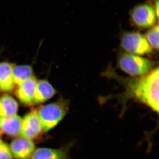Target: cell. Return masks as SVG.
I'll list each match as a JSON object with an SVG mask.
<instances>
[{"instance_id":"obj_1","label":"cell","mask_w":159,"mask_h":159,"mask_svg":"<svg viewBox=\"0 0 159 159\" xmlns=\"http://www.w3.org/2000/svg\"><path fill=\"white\" fill-rule=\"evenodd\" d=\"M159 68L154 69L149 74L139 77L120 76L111 65L102 74V76L116 80L122 84L125 91L116 96L100 98V102H105L110 99H117L122 104L124 112L126 102L134 99L143 103L159 113Z\"/></svg>"},{"instance_id":"obj_4","label":"cell","mask_w":159,"mask_h":159,"mask_svg":"<svg viewBox=\"0 0 159 159\" xmlns=\"http://www.w3.org/2000/svg\"><path fill=\"white\" fill-rule=\"evenodd\" d=\"M121 45L126 52L134 55H144L152 52V49L145 36L134 31L122 34Z\"/></svg>"},{"instance_id":"obj_18","label":"cell","mask_w":159,"mask_h":159,"mask_svg":"<svg viewBox=\"0 0 159 159\" xmlns=\"http://www.w3.org/2000/svg\"><path fill=\"white\" fill-rule=\"evenodd\" d=\"M2 132L1 131H0V137H1V135H2Z\"/></svg>"},{"instance_id":"obj_6","label":"cell","mask_w":159,"mask_h":159,"mask_svg":"<svg viewBox=\"0 0 159 159\" xmlns=\"http://www.w3.org/2000/svg\"><path fill=\"white\" fill-rule=\"evenodd\" d=\"M43 132L36 111L29 113L22 119L20 134L21 137L33 140L40 136Z\"/></svg>"},{"instance_id":"obj_10","label":"cell","mask_w":159,"mask_h":159,"mask_svg":"<svg viewBox=\"0 0 159 159\" xmlns=\"http://www.w3.org/2000/svg\"><path fill=\"white\" fill-rule=\"evenodd\" d=\"M22 120L16 115L7 118H0V131L11 137H16L20 134Z\"/></svg>"},{"instance_id":"obj_3","label":"cell","mask_w":159,"mask_h":159,"mask_svg":"<svg viewBox=\"0 0 159 159\" xmlns=\"http://www.w3.org/2000/svg\"><path fill=\"white\" fill-rule=\"evenodd\" d=\"M156 62L148 58L130 54H122L118 60L119 67L133 77L145 76L152 70Z\"/></svg>"},{"instance_id":"obj_5","label":"cell","mask_w":159,"mask_h":159,"mask_svg":"<svg viewBox=\"0 0 159 159\" xmlns=\"http://www.w3.org/2000/svg\"><path fill=\"white\" fill-rule=\"evenodd\" d=\"M130 15L134 25L141 29L153 27L158 17L153 7L146 4L135 6L131 11Z\"/></svg>"},{"instance_id":"obj_8","label":"cell","mask_w":159,"mask_h":159,"mask_svg":"<svg viewBox=\"0 0 159 159\" xmlns=\"http://www.w3.org/2000/svg\"><path fill=\"white\" fill-rule=\"evenodd\" d=\"M75 142H71L66 146L59 149L39 148L34 150L31 159H71L69 152Z\"/></svg>"},{"instance_id":"obj_12","label":"cell","mask_w":159,"mask_h":159,"mask_svg":"<svg viewBox=\"0 0 159 159\" xmlns=\"http://www.w3.org/2000/svg\"><path fill=\"white\" fill-rule=\"evenodd\" d=\"M56 91L52 85L46 80L37 81L35 89L33 104L42 103L54 97Z\"/></svg>"},{"instance_id":"obj_14","label":"cell","mask_w":159,"mask_h":159,"mask_svg":"<svg viewBox=\"0 0 159 159\" xmlns=\"http://www.w3.org/2000/svg\"><path fill=\"white\" fill-rule=\"evenodd\" d=\"M33 70L31 66L20 65L14 66L13 70L15 85L18 86L32 77Z\"/></svg>"},{"instance_id":"obj_2","label":"cell","mask_w":159,"mask_h":159,"mask_svg":"<svg viewBox=\"0 0 159 159\" xmlns=\"http://www.w3.org/2000/svg\"><path fill=\"white\" fill-rule=\"evenodd\" d=\"M69 108L68 101L61 99L39 108L36 112L44 132H47L54 128L65 116Z\"/></svg>"},{"instance_id":"obj_9","label":"cell","mask_w":159,"mask_h":159,"mask_svg":"<svg viewBox=\"0 0 159 159\" xmlns=\"http://www.w3.org/2000/svg\"><path fill=\"white\" fill-rule=\"evenodd\" d=\"M37 82L36 78L32 76L18 86L16 95L21 102L26 105L33 104Z\"/></svg>"},{"instance_id":"obj_11","label":"cell","mask_w":159,"mask_h":159,"mask_svg":"<svg viewBox=\"0 0 159 159\" xmlns=\"http://www.w3.org/2000/svg\"><path fill=\"white\" fill-rule=\"evenodd\" d=\"M14 65L10 63H0V88L4 92H11L14 88Z\"/></svg>"},{"instance_id":"obj_16","label":"cell","mask_w":159,"mask_h":159,"mask_svg":"<svg viewBox=\"0 0 159 159\" xmlns=\"http://www.w3.org/2000/svg\"><path fill=\"white\" fill-rule=\"evenodd\" d=\"M13 157L9 145L0 140V159H12Z\"/></svg>"},{"instance_id":"obj_17","label":"cell","mask_w":159,"mask_h":159,"mask_svg":"<svg viewBox=\"0 0 159 159\" xmlns=\"http://www.w3.org/2000/svg\"><path fill=\"white\" fill-rule=\"evenodd\" d=\"M155 8H154L158 17L159 16V0H156L155 2Z\"/></svg>"},{"instance_id":"obj_19","label":"cell","mask_w":159,"mask_h":159,"mask_svg":"<svg viewBox=\"0 0 159 159\" xmlns=\"http://www.w3.org/2000/svg\"><path fill=\"white\" fill-rule=\"evenodd\" d=\"M0 90H1V88H0Z\"/></svg>"},{"instance_id":"obj_7","label":"cell","mask_w":159,"mask_h":159,"mask_svg":"<svg viewBox=\"0 0 159 159\" xmlns=\"http://www.w3.org/2000/svg\"><path fill=\"white\" fill-rule=\"evenodd\" d=\"M9 148L15 158L28 159L35 150V145L32 140L20 137L13 139Z\"/></svg>"},{"instance_id":"obj_15","label":"cell","mask_w":159,"mask_h":159,"mask_svg":"<svg viewBox=\"0 0 159 159\" xmlns=\"http://www.w3.org/2000/svg\"><path fill=\"white\" fill-rule=\"evenodd\" d=\"M145 37L150 47L153 49H159V26H153L145 33Z\"/></svg>"},{"instance_id":"obj_13","label":"cell","mask_w":159,"mask_h":159,"mask_svg":"<svg viewBox=\"0 0 159 159\" xmlns=\"http://www.w3.org/2000/svg\"><path fill=\"white\" fill-rule=\"evenodd\" d=\"M18 109L17 101L11 96L5 94L0 97V118L15 116Z\"/></svg>"}]
</instances>
